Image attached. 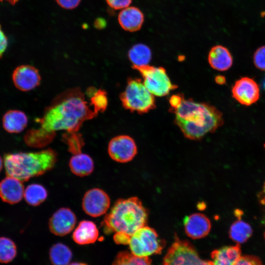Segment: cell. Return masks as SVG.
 <instances>
[{
    "label": "cell",
    "instance_id": "obj_1",
    "mask_svg": "<svg viewBox=\"0 0 265 265\" xmlns=\"http://www.w3.org/2000/svg\"><path fill=\"white\" fill-rule=\"evenodd\" d=\"M90 106L80 90L65 92L54 99L43 117L37 120L39 127L27 131L24 136L26 143L30 147L42 148L52 141L56 131L77 132L83 122L98 114Z\"/></svg>",
    "mask_w": 265,
    "mask_h": 265
},
{
    "label": "cell",
    "instance_id": "obj_2",
    "mask_svg": "<svg viewBox=\"0 0 265 265\" xmlns=\"http://www.w3.org/2000/svg\"><path fill=\"white\" fill-rule=\"evenodd\" d=\"M169 111L175 114L174 123L184 135L191 140H200L224 124L222 113L214 106L191 98H184L178 107L170 108Z\"/></svg>",
    "mask_w": 265,
    "mask_h": 265
},
{
    "label": "cell",
    "instance_id": "obj_3",
    "mask_svg": "<svg viewBox=\"0 0 265 265\" xmlns=\"http://www.w3.org/2000/svg\"><path fill=\"white\" fill-rule=\"evenodd\" d=\"M148 213L136 197L117 200L104 219L105 230L131 236L146 225Z\"/></svg>",
    "mask_w": 265,
    "mask_h": 265
},
{
    "label": "cell",
    "instance_id": "obj_4",
    "mask_svg": "<svg viewBox=\"0 0 265 265\" xmlns=\"http://www.w3.org/2000/svg\"><path fill=\"white\" fill-rule=\"evenodd\" d=\"M56 161V153L53 150L48 149L35 152L6 154L3 164L7 176L24 182L50 170Z\"/></svg>",
    "mask_w": 265,
    "mask_h": 265
},
{
    "label": "cell",
    "instance_id": "obj_5",
    "mask_svg": "<svg viewBox=\"0 0 265 265\" xmlns=\"http://www.w3.org/2000/svg\"><path fill=\"white\" fill-rule=\"evenodd\" d=\"M122 106L131 112L144 114L156 108L154 96L139 78H129L125 90L120 94Z\"/></svg>",
    "mask_w": 265,
    "mask_h": 265
},
{
    "label": "cell",
    "instance_id": "obj_6",
    "mask_svg": "<svg viewBox=\"0 0 265 265\" xmlns=\"http://www.w3.org/2000/svg\"><path fill=\"white\" fill-rule=\"evenodd\" d=\"M132 67L138 71L143 79V83L154 95L162 97L168 95L170 91L178 88L172 83L166 70L163 67H155L149 65Z\"/></svg>",
    "mask_w": 265,
    "mask_h": 265
},
{
    "label": "cell",
    "instance_id": "obj_7",
    "mask_svg": "<svg viewBox=\"0 0 265 265\" xmlns=\"http://www.w3.org/2000/svg\"><path fill=\"white\" fill-rule=\"evenodd\" d=\"M132 253L138 257L159 254L163 247V242L156 231L146 225L134 232L131 237L129 243Z\"/></svg>",
    "mask_w": 265,
    "mask_h": 265
},
{
    "label": "cell",
    "instance_id": "obj_8",
    "mask_svg": "<svg viewBox=\"0 0 265 265\" xmlns=\"http://www.w3.org/2000/svg\"><path fill=\"white\" fill-rule=\"evenodd\" d=\"M163 265H213L202 260L187 241L176 239L163 260Z\"/></svg>",
    "mask_w": 265,
    "mask_h": 265
},
{
    "label": "cell",
    "instance_id": "obj_9",
    "mask_svg": "<svg viewBox=\"0 0 265 265\" xmlns=\"http://www.w3.org/2000/svg\"><path fill=\"white\" fill-rule=\"evenodd\" d=\"M108 152L114 160L125 163L132 160L137 152L133 139L127 135H120L112 138L108 145Z\"/></svg>",
    "mask_w": 265,
    "mask_h": 265
},
{
    "label": "cell",
    "instance_id": "obj_10",
    "mask_svg": "<svg viewBox=\"0 0 265 265\" xmlns=\"http://www.w3.org/2000/svg\"><path fill=\"white\" fill-rule=\"evenodd\" d=\"M110 205L108 194L103 190L94 188L88 190L82 198V208L88 215L97 217L106 213Z\"/></svg>",
    "mask_w": 265,
    "mask_h": 265
},
{
    "label": "cell",
    "instance_id": "obj_11",
    "mask_svg": "<svg viewBox=\"0 0 265 265\" xmlns=\"http://www.w3.org/2000/svg\"><path fill=\"white\" fill-rule=\"evenodd\" d=\"M233 97L240 104L249 106L259 99L258 84L251 78L243 77L237 80L232 88Z\"/></svg>",
    "mask_w": 265,
    "mask_h": 265
},
{
    "label": "cell",
    "instance_id": "obj_12",
    "mask_svg": "<svg viewBox=\"0 0 265 265\" xmlns=\"http://www.w3.org/2000/svg\"><path fill=\"white\" fill-rule=\"evenodd\" d=\"M77 218L69 208H61L51 216L49 222L50 231L56 236H63L70 233L75 227Z\"/></svg>",
    "mask_w": 265,
    "mask_h": 265
},
{
    "label": "cell",
    "instance_id": "obj_13",
    "mask_svg": "<svg viewBox=\"0 0 265 265\" xmlns=\"http://www.w3.org/2000/svg\"><path fill=\"white\" fill-rule=\"evenodd\" d=\"M12 80L15 87L19 90L27 91L39 85L41 77L36 68L29 65H23L14 70Z\"/></svg>",
    "mask_w": 265,
    "mask_h": 265
},
{
    "label": "cell",
    "instance_id": "obj_14",
    "mask_svg": "<svg viewBox=\"0 0 265 265\" xmlns=\"http://www.w3.org/2000/svg\"><path fill=\"white\" fill-rule=\"evenodd\" d=\"M184 226L186 235L193 239L201 238L206 236L211 229L209 218L201 213H195L186 216L184 219Z\"/></svg>",
    "mask_w": 265,
    "mask_h": 265
},
{
    "label": "cell",
    "instance_id": "obj_15",
    "mask_svg": "<svg viewBox=\"0 0 265 265\" xmlns=\"http://www.w3.org/2000/svg\"><path fill=\"white\" fill-rule=\"evenodd\" d=\"M24 191L22 182L13 177L7 176L0 182V197L6 203L19 202L24 197Z\"/></svg>",
    "mask_w": 265,
    "mask_h": 265
},
{
    "label": "cell",
    "instance_id": "obj_16",
    "mask_svg": "<svg viewBox=\"0 0 265 265\" xmlns=\"http://www.w3.org/2000/svg\"><path fill=\"white\" fill-rule=\"evenodd\" d=\"M118 21L121 27L129 32L139 30L144 22V15L141 10L135 6H129L119 13Z\"/></svg>",
    "mask_w": 265,
    "mask_h": 265
},
{
    "label": "cell",
    "instance_id": "obj_17",
    "mask_svg": "<svg viewBox=\"0 0 265 265\" xmlns=\"http://www.w3.org/2000/svg\"><path fill=\"white\" fill-rule=\"evenodd\" d=\"M208 61L213 69L219 71H224L232 66L233 57L226 47L218 45L211 49L208 54Z\"/></svg>",
    "mask_w": 265,
    "mask_h": 265
},
{
    "label": "cell",
    "instance_id": "obj_18",
    "mask_svg": "<svg viewBox=\"0 0 265 265\" xmlns=\"http://www.w3.org/2000/svg\"><path fill=\"white\" fill-rule=\"evenodd\" d=\"M99 236V231L95 224L91 221L82 220L78 224L73 234L75 242L85 245L95 242Z\"/></svg>",
    "mask_w": 265,
    "mask_h": 265
},
{
    "label": "cell",
    "instance_id": "obj_19",
    "mask_svg": "<svg viewBox=\"0 0 265 265\" xmlns=\"http://www.w3.org/2000/svg\"><path fill=\"white\" fill-rule=\"evenodd\" d=\"M28 122L26 114L19 110H10L2 118V125L4 130L10 133H19L26 127Z\"/></svg>",
    "mask_w": 265,
    "mask_h": 265
},
{
    "label": "cell",
    "instance_id": "obj_20",
    "mask_svg": "<svg viewBox=\"0 0 265 265\" xmlns=\"http://www.w3.org/2000/svg\"><path fill=\"white\" fill-rule=\"evenodd\" d=\"M69 167L75 175L84 177L91 174L94 168V161L88 155L79 153L70 159Z\"/></svg>",
    "mask_w": 265,
    "mask_h": 265
},
{
    "label": "cell",
    "instance_id": "obj_21",
    "mask_svg": "<svg viewBox=\"0 0 265 265\" xmlns=\"http://www.w3.org/2000/svg\"><path fill=\"white\" fill-rule=\"evenodd\" d=\"M239 245L226 246L213 251L212 257L213 265H233L241 256Z\"/></svg>",
    "mask_w": 265,
    "mask_h": 265
},
{
    "label": "cell",
    "instance_id": "obj_22",
    "mask_svg": "<svg viewBox=\"0 0 265 265\" xmlns=\"http://www.w3.org/2000/svg\"><path fill=\"white\" fill-rule=\"evenodd\" d=\"M237 220L231 226L229 230L230 238L238 243L245 242L251 236L252 229L250 225L241 219V211L237 209L235 211Z\"/></svg>",
    "mask_w": 265,
    "mask_h": 265
},
{
    "label": "cell",
    "instance_id": "obj_23",
    "mask_svg": "<svg viewBox=\"0 0 265 265\" xmlns=\"http://www.w3.org/2000/svg\"><path fill=\"white\" fill-rule=\"evenodd\" d=\"M128 58L132 66H141L149 65L152 59V52L147 45L138 43L134 45L128 52Z\"/></svg>",
    "mask_w": 265,
    "mask_h": 265
},
{
    "label": "cell",
    "instance_id": "obj_24",
    "mask_svg": "<svg viewBox=\"0 0 265 265\" xmlns=\"http://www.w3.org/2000/svg\"><path fill=\"white\" fill-rule=\"evenodd\" d=\"M49 256L53 265H68L72 259V253L67 246L57 243L50 248Z\"/></svg>",
    "mask_w": 265,
    "mask_h": 265
},
{
    "label": "cell",
    "instance_id": "obj_25",
    "mask_svg": "<svg viewBox=\"0 0 265 265\" xmlns=\"http://www.w3.org/2000/svg\"><path fill=\"white\" fill-rule=\"evenodd\" d=\"M48 196L46 189L42 185L32 184L28 185L24 191V197L30 205L38 206L45 201Z\"/></svg>",
    "mask_w": 265,
    "mask_h": 265
},
{
    "label": "cell",
    "instance_id": "obj_26",
    "mask_svg": "<svg viewBox=\"0 0 265 265\" xmlns=\"http://www.w3.org/2000/svg\"><path fill=\"white\" fill-rule=\"evenodd\" d=\"M112 265H152L148 257H138L126 251L120 252Z\"/></svg>",
    "mask_w": 265,
    "mask_h": 265
},
{
    "label": "cell",
    "instance_id": "obj_27",
    "mask_svg": "<svg viewBox=\"0 0 265 265\" xmlns=\"http://www.w3.org/2000/svg\"><path fill=\"white\" fill-rule=\"evenodd\" d=\"M16 254L17 248L15 243L9 238L0 237V263L10 262Z\"/></svg>",
    "mask_w": 265,
    "mask_h": 265
},
{
    "label": "cell",
    "instance_id": "obj_28",
    "mask_svg": "<svg viewBox=\"0 0 265 265\" xmlns=\"http://www.w3.org/2000/svg\"><path fill=\"white\" fill-rule=\"evenodd\" d=\"M89 97L90 103L94 110L97 112H103L107 105L106 93L102 90H96L91 87L87 92Z\"/></svg>",
    "mask_w": 265,
    "mask_h": 265
},
{
    "label": "cell",
    "instance_id": "obj_29",
    "mask_svg": "<svg viewBox=\"0 0 265 265\" xmlns=\"http://www.w3.org/2000/svg\"><path fill=\"white\" fill-rule=\"evenodd\" d=\"M76 132L69 133L63 136L64 141L68 144L69 152L74 155L81 153V148L84 145L80 135Z\"/></svg>",
    "mask_w": 265,
    "mask_h": 265
},
{
    "label": "cell",
    "instance_id": "obj_30",
    "mask_svg": "<svg viewBox=\"0 0 265 265\" xmlns=\"http://www.w3.org/2000/svg\"><path fill=\"white\" fill-rule=\"evenodd\" d=\"M255 66L262 71H265V46L259 48L255 52L253 57Z\"/></svg>",
    "mask_w": 265,
    "mask_h": 265
},
{
    "label": "cell",
    "instance_id": "obj_31",
    "mask_svg": "<svg viewBox=\"0 0 265 265\" xmlns=\"http://www.w3.org/2000/svg\"><path fill=\"white\" fill-rule=\"evenodd\" d=\"M233 265H262L260 261L252 256H240Z\"/></svg>",
    "mask_w": 265,
    "mask_h": 265
},
{
    "label": "cell",
    "instance_id": "obj_32",
    "mask_svg": "<svg viewBox=\"0 0 265 265\" xmlns=\"http://www.w3.org/2000/svg\"><path fill=\"white\" fill-rule=\"evenodd\" d=\"M132 0H106L108 5L115 10L123 9L130 6Z\"/></svg>",
    "mask_w": 265,
    "mask_h": 265
},
{
    "label": "cell",
    "instance_id": "obj_33",
    "mask_svg": "<svg viewBox=\"0 0 265 265\" xmlns=\"http://www.w3.org/2000/svg\"><path fill=\"white\" fill-rule=\"evenodd\" d=\"M57 3L66 9H73L80 4L81 0H55Z\"/></svg>",
    "mask_w": 265,
    "mask_h": 265
},
{
    "label": "cell",
    "instance_id": "obj_34",
    "mask_svg": "<svg viewBox=\"0 0 265 265\" xmlns=\"http://www.w3.org/2000/svg\"><path fill=\"white\" fill-rule=\"evenodd\" d=\"M184 98V95L182 93L172 95L169 100L170 108H176L178 107L181 105L182 101Z\"/></svg>",
    "mask_w": 265,
    "mask_h": 265
},
{
    "label": "cell",
    "instance_id": "obj_35",
    "mask_svg": "<svg viewBox=\"0 0 265 265\" xmlns=\"http://www.w3.org/2000/svg\"><path fill=\"white\" fill-rule=\"evenodd\" d=\"M131 236L122 233H116L113 239L117 244H128Z\"/></svg>",
    "mask_w": 265,
    "mask_h": 265
},
{
    "label": "cell",
    "instance_id": "obj_36",
    "mask_svg": "<svg viewBox=\"0 0 265 265\" xmlns=\"http://www.w3.org/2000/svg\"><path fill=\"white\" fill-rule=\"evenodd\" d=\"M8 45L7 38L1 29L0 25V58L2 56Z\"/></svg>",
    "mask_w": 265,
    "mask_h": 265
},
{
    "label": "cell",
    "instance_id": "obj_37",
    "mask_svg": "<svg viewBox=\"0 0 265 265\" xmlns=\"http://www.w3.org/2000/svg\"><path fill=\"white\" fill-rule=\"evenodd\" d=\"M259 200L260 203L263 205H265V183L263 187V189L259 195Z\"/></svg>",
    "mask_w": 265,
    "mask_h": 265
},
{
    "label": "cell",
    "instance_id": "obj_38",
    "mask_svg": "<svg viewBox=\"0 0 265 265\" xmlns=\"http://www.w3.org/2000/svg\"><path fill=\"white\" fill-rule=\"evenodd\" d=\"M215 81L218 84H223L224 83L225 78L222 76H217L215 78Z\"/></svg>",
    "mask_w": 265,
    "mask_h": 265
},
{
    "label": "cell",
    "instance_id": "obj_39",
    "mask_svg": "<svg viewBox=\"0 0 265 265\" xmlns=\"http://www.w3.org/2000/svg\"><path fill=\"white\" fill-rule=\"evenodd\" d=\"M19 0H0V1H6L12 5L15 4Z\"/></svg>",
    "mask_w": 265,
    "mask_h": 265
},
{
    "label": "cell",
    "instance_id": "obj_40",
    "mask_svg": "<svg viewBox=\"0 0 265 265\" xmlns=\"http://www.w3.org/2000/svg\"><path fill=\"white\" fill-rule=\"evenodd\" d=\"M68 265H87L84 263H82L75 262V263H73L70 264H69Z\"/></svg>",
    "mask_w": 265,
    "mask_h": 265
},
{
    "label": "cell",
    "instance_id": "obj_41",
    "mask_svg": "<svg viewBox=\"0 0 265 265\" xmlns=\"http://www.w3.org/2000/svg\"><path fill=\"white\" fill-rule=\"evenodd\" d=\"M2 166H3V160L1 157L0 156V172L2 169Z\"/></svg>",
    "mask_w": 265,
    "mask_h": 265
},
{
    "label": "cell",
    "instance_id": "obj_42",
    "mask_svg": "<svg viewBox=\"0 0 265 265\" xmlns=\"http://www.w3.org/2000/svg\"><path fill=\"white\" fill-rule=\"evenodd\" d=\"M264 237H265V234H264Z\"/></svg>",
    "mask_w": 265,
    "mask_h": 265
},
{
    "label": "cell",
    "instance_id": "obj_43",
    "mask_svg": "<svg viewBox=\"0 0 265 265\" xmlns=\"http://www.w3.org/2000/svg\"><path fill=\"white\" fill-rule=\"evenodd\" d=\"M264 146H265V145H264Z\"/></svg>",
    "mask_w": 265,
    "mask_h": 265
}]
</instances>
